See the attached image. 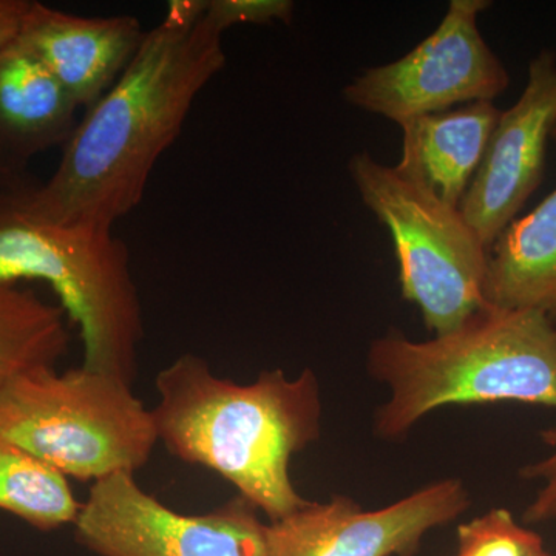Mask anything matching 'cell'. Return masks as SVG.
Listing matches in <instances>:
<instances>
[{
	"label": "cell",
	"instance_id": "18",
	"mask_svg": "<svg viewBox=\"0 0 556 556\" xmlns=\"http://www.w3.org/2000/svg\"><path fill=\"white\" fill-rule=\"evenodd\" d=\"M294 10L295 3L291 0H207L204 16L215 30L225 35L233 25L289 24Z\"/></svg>",
	"mask_w": 556,
	"mask_h": 556
},
{
	"label": "cell",
	"instance_id": "14",
	"mask_svg": "<svg viewBox=\"0 0 556 556\" xmlns=\"http://www.w3.org/2000/svg\"><path fill=\"white\" fill-rule=\"evenodd\" d=\"M490 251L485 305L540 311L556 321V189Z\"/></svg>",
	"mask_w": 556,
	"mask_h": 556
},
{
	"label": "cell",
	"instance_id": "5",
	"mask_svg": "<svg viewBox=\"0 0 556 556\" xmlns=\"http://www.w3.org/2000/svg\"><path fill=\"white\" fill-rule=\"evenodd\" d=\"M0 433L65 478L93 482L137 473L160 442L130 386L83 367L11 380L0 391Z\"/></svg>",
	"mask_w": 556,
	"mask_h": 556
},
{
	"label": "cell",
	"instance_id": "4",
	"mask_svg": "<svg viewBox=\"0 0 556 556\" xmlns=\"http://www.w3.org/2000/svg\"><path fill=\"white\" fill-rule=\"evenodd\" d=\"M22 188L0 192V287L49 285L78 328L83 368L134 387L144 320L129 249L112 228L33 217Z\"/></svg>",
	"mask_w": 556,
	"mask_h": 556
},
{
	"label": "cell",
	"instance_id": "10",
	"mask_svg": "<svg viewBox=\"0 0 556 556\" xmlns=\"http://www.w3.org/2000/svg\"><path fill=\"white\" fill-rule=\"evenodd\" d=\"M555 124L556 56L543 51L530 62L521 98L501 112L459 204L460 214L489 251L540 186Z\"/></svg>",
	"mask_w": 556,
	"mask_h": 556
},
{
	"label": "cell",
	"instance_id": "1",
	"mask_svg": "<svg viewBox=\"0 0 556 556\" xmlns=\"http://www.w3.org/2000/svg\"><path fill=\"white\" fill-rule=\"evenodd\" d=\"M207 0H174L146 31L118 80L78 121L56 170L21 189L33 217L112 228L144 199L150 175L175 144L197 98L226 65Z\"/></svg>",
	"mask_w": 556,
	"mask_h": 556
},
{
	"label": "cell",
	"instance_id": "3",
	"mask_svg": "<svg viewBox=\"0 0 556 556\" xmlns=\"http://www.w3.org/2000/svg\"><path fill=\"white\" fill-rule=\"evenodd\" d=\"M367 367L390 391L375 420L383 439L405 437L428 413L450 405L556 409V327L540 311L485 305L426 342L393 329L372 340Z\"/></svg>",
	"mask_w": 556,
	"mask_h": 556
},
{
	"label": "cell",
	"instance_id": "13",
	"mask_svg": "<svg viewBox=\"0 0 556 556\" xmlns=\"http://www.w3.org/2000/svg\"><path fill=\"white\" fill-rule=\"evenodd\" d=\"M500 116L493 102L481 101L409 121L401 126L404 146L397 166L459 207Z\"/></svg>",
	"mask_w": 556,
	"mask_h": 556
},
{
	"label": "cell",
	"instance_id": "21",
	"mask_svg": "<svg viewBox=\"0 0 556 556\" xmlns=\"http://www.w3.org/2000/svg\"><path fill=\"white\" fill-rule=\"evenodd\" d=\"M28 182L31 179H28L27 166L0 152V192L20 189Z\"/></svg>",
	"mask_w": 556,
	"mask_h": 556
},
{
	"label": "cell",
	"instance_id": "11",
	"mask_svg": "<svg viewBox=\"0 0 556 556\" xmlns=\"http://www.w3.org/2000/svg\"><path fill=\"white\" fill-rule=\"evenodd\" d=\"M146 31L134 16L86 17L30 0L17 42L90 109L118 80Z\"/></svg>",
	"mask_w": 556,
	"mask_h": 556
},
{
	"label": "cell",
	"instance_id": "6",
	"mask_svg": "<svg viewBox=\"0 0 556 556\" xmlns=\"http://www.w3.org/2000/svg\"><path fill=\"white\" fill-rule=\"evenodd\" d=\"M365 206L393 237L402 295L415 303L434 336L447 334L484 308L489 249L459 207L422 179L368 153L348 164Z\"/></svg>",
	"mask_w": 556,
	"mask_h": 556
},
{
	"label": "cell",
	"instance_id": "9",
	"mask_svg": "<svg viewBox=\"0 0 556 556\" xmlns=\"http://www.w3.org/2000/svg\"><path fill=\"white\" fill-rule=\"evenodd\" d=\"M471 506L463 481L441 479L378 510L346 496L309 503L270 522L268 556H413L430 530Z\"/></svg>",
	"mask_w": 556,
	"mask_h": 556
},
{
	"label": "cell",
	"instance_id": "20",
	"mask_svg": "<svg viewBox=\"0 0 556 556\" xmlns=\"http://www.w3.org/2000/svg\"><path fill=\"white\" fill-rule=\"evenodd\" d=\"M30 7V0H0V50L20 35L22 21Z\"/></svg>",
	"mask_w": 556,
	"mask_h": 556
},
{
	"label": "cell",
	"instance_id": "16",
	"mask_svg": "<svg viewBox=\"0 0 556 556\" xmlns=\"http://www.w3.org/2000/svg\"><path fill=\"white\" fill-rule=\"evenodd\" d=\"M0 510L53 532L75 525L80 503L64 475L0 433Z\"/></svg>",
	"mask_w": 556,
	"mask_h": 556
},
{
	"label": "cell",
	"instance_id": "15",
	"mask_svg": "<svg viewBox=\"0 0 556 556\" xmlns=\"http://www.w3.org/2000/svg\"><path fill=\"white\" fill-rule=\"evenodd\" d=\"M65 313L30 289L0 287V391L35 369L56 368L67 354Z\"/></svg>",
	"mask_w": 556,
	"mask_h": 556
},
{
	"label": "cell",
	"instance_id": "12",
	"mask_svg": "<svg viewBox=\"0 0 556 556\" xmlns=\"http://www.w3.org/2000/svg\"><path fill=\"white\" fill-rule=\"evenodd\" d=\"M78 104L60 80L16 39L0 50V152L28 166L67 144Z\"/></svg>",
	"mask_w": 556,
	"mask_h": 556
},
{
	"label": "cell",
	"instance_id": "23",
	"mask_svg": "<svg viewBox=\"0 0 556 556\" xmlns=\"http://www.w3.org/2000/svg\"><path fill=\"white\" fill-rule=\"evenodd\" d=\"M552 139H554V141H556V124H555L554 130H552Z\"/></svg>",
	"mask_w": 556,
	"mask_h": 556
},
{
	"label": "cell",
	"instance_id": "22",
	"mask_svg": "<svg viewBox=\"0 0 556 556\" xmlns=\"http://www.w3.org/2000/svg\"><path fill=\"white\" fill-rule=\"evenodd\" d=\"M532 556H556V555L552 554V552H548L546 546H544V547H541L540 551H536L535 554H533Z\"/></svg>",
	"mask_w": 556,
	"mask_h": 556
},
{
	"label": "cell",
	"instance_id": "2",
	"mask_svg": "<svg viewBox=\"0 0 556 556\" xmlns=\"http://www.w3.org/2000/svg\"><path fill=\"white\" fill-rule=\"evenodd\" d=\"M159 441L182 463L217 471L270 522L309 503L289 475L291 457L321 434V391L313 369L288 378L263 371L248 386L222 379L182 354L155 379Z\"/></svg>",
	"mask_w": 556,
	"mask_h": 556
},
{
	"label": "cell",
	"instance_id": "7",
	"mask_svg": "<svg viewBox=\"0 0 556 556\" xmlns=\"http://www.w3.org/2000/svg\"><path fill=\"white\" fill-rule=\"evenodd\" d=\"M490 5L452 0L437 30L416 49L351 80L343 90L346 102L399 126L453 105L493 102L510 76L478 28L479 14Z\"/></svg>",
	"mask_w": 556,
	"mask_h": 556
},
{
	"label": "cell",
	"instance_id": "19",
	"mask_svg": "<svg viewBox=\"0 0 556 556\" xmlns=\"http://www.w3.org/2000/svg\"><path fill=\"white\" fill-rule=\"evenodd\" d=\"M543 438L554 452L519 471L522 479L541 482L536 496L522 515L526 525H540L556 519V430L546 431Z\"/></svg>",
	"mask_w": 556,
	"mask_h": 556
},
{
	"label": "cell",
	"instance_id": "17",
	"mask_svg": "<svg viewBox=\"0 0 556 556\" xmlns=\"http://www.w3.org/2000/svg\"><path fill=\"white\" fill-rule=\"evenodd\" d=\"M541 547L535 530L519 525L506 508H493L457 527L455 556H532Z\"/></svg>",
	"mask_w": 556,
	"mask_h": 556
},
{
	"label": "cell",
	"instance_id": "8",
	"mask_svg": "<svg viewBox=\"0 0 556 556\" xmlns=\"http://www.w3.org/2000/svg\"><path fill=\"white\" fill-rule=\"evenodd\" d=\"M257 514L240 495L203 515L178 514L121 473L93 482L73 526L98 556H268Z\"/></svg>",
	"mask_w": 556,
	"mask_h": 556
}]
</instances>
